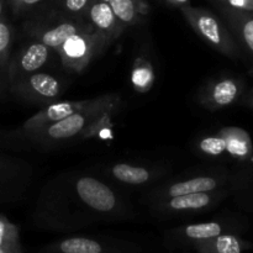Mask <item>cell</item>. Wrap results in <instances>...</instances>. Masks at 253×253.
I'll list each match as a JSON object with an SVG mask.
<instances>
[{
    "label": "cell",
    "mask_w": 253,
    "mask_h": 253,
    "mask_svg": "<svg viewBox=\"0 0 253 253\" xmlns=\"http://www.w3.org/2000/svg\"><path fill=\"white\" fill-rule=\"evenodd\" d=\"M6 0H0V19L5 17V9H6Z\"/></svg>",
    "instance_id": "cell-28"
},
{
    "label": "cell",
    "mask_w": 253,
    "mask_h": 253,
    "mask_svg": "<svg viewBox=\"0 0 253 253\" xmlns=\"http://www.w3.org/2000/svg\"><path fill=\"white\" fill-rule=\"evenodd\" d=\"M245 103H246V104H247V105H249V106H250V108H251V109H253V98H252V96H250V98H249V99H247V100H246V101H245Z\"/></svg>",
    "instance_id": "cell-29"
},
{
    "label": "cell",
    "mask_w": 253,
    "mask_h": 253,
    "mask_svg": "<svg viewBox=\"0 0 253 253\" xmlns=\"http://www.w3.org/2000/svg\"><path fill=\"white\" fill-rule=\"evenodd\" d=\"M226 140V152L240 161H247L252 155V141L249 133L240 127H225L220 130Z\"/></svg>",
    "instance_id": "cell-18"
},
{
    "label": "cell",
    "mask_w": 253,
    "mask_h": 253,
    "mask_svg": "<svg viewBox=\"0 0 253 253\" xmlns=\"http://www.w3.org/2000/svg\"><path fill=\"white\" fill-rule=\"evenodd\" d=\"M109 46L110 44L103 35L90 26L67 40L57 52L64 68L78 73Z\"/></svg>",
    "instance_id": "cell-3"
},
{
    "label": "cell",
    "mask_w": 253,
    "mask_h": 253,
    "mask_svg": "<svg viewBox=\"0 0 253 253\" xmlns=\"http://www.w3.org/2000/svg\"><path fill=\"white\" fill-rule=\"evenodd\" d=\"M15 1H16V0H6V4H7V6L10 7V6H11L12 4H14Z\"/></svg>",
    "instance_id": "cell-30"
},
{
    "label": "cell",
    "mask_w": 253,
    "mask_h": 253,
    "mask_svg": "<svg viewBox=\"0 0 253 253\" xmlns=\"http://www.w3.org/2000/svg\"><path fill=\"white\" fill-rule=\"evenodd\" d=\"M140 247L131 242L109 241L91 237H67L47 245L41 253H138Z\"/></svg>",
    "instance_id": "cell-5"
},
{
    "label": "cell",
    "mask_w": 253,
    "mask_h": 253,
    "mask_svg": "<svg viewBox=\"0 0 253 253\" xmlns=\"http://www.w3.org/2000/svg\"><path fill=\"white\" fill-rule=\"evenodd\" d=\"M103 1H106V2H109V1H110V0H103Z\"/></svg>",
    "instance_id": "cell-31"
},
{
    "label": "cell",
    "mask_w": 253,
    "mask_h": 253,
    "mask_svg": "<svg viewBox=\"0 0 253 253\" xmlns=\"http://www.w3.org/2000/svg\"><path fill=\"white\" fill-rule=\"evenodd\" d=\"M14 29L6 17L0 19V73H6L11 57Z\"/></svg>",
    "instance_id": "cell-21"
},
{
    "label": "cell",
    "mask_w": 253,
    "mask_h": 253,
    "mask_svg": "<svg viewBox=\"0 0 253 253\" xmlns=\"http://www.w3.org/2000/svg\"><path fill=\"white\" fill-rule=\"evenodd\" d=\"M91 25L85 19H76V17H64L56 24L48 25L46 29H40L37 35V41L42 42L51 49H58L64 42L74 35L84 31Z\"/></svg>",
    "instance_id": "cell-13"
},
{
    "label": "cell",
    "mask_w": 253,
    "mask_h": 253,
    "mask_svg": "<svg viewBox=\"0 0 253 253\" xmlns=\"http://www.w3.org/2000/svg\"><path fill=\"white\" fill-rule=\"evenodd\" d=\"M84 19L95 31L103 35L109 44L116 41L126 29L125 25L116 17L110 4L103 0H93Z\"/></svg>",
    "instance_id": "cell-12"
},
{
    "label": "cell",
    "mask_w": 253,
    "mask_h": 253,
    "mask_svg": "<svg viewBox=\"0 0 253 253\" xmlns=\"http://www.w3.org/2000/svg\"><path fill=\"white\" fill-rule=\"evenodd\" d=\"M252 98H253V90H252Z\"/></svg>",
    "instance_id": "cell-32"
},
{
    "label": "cell",
    "mask_w": 253,
    "mask_h": 253,
    "mask_svg": "<svg viewBox=\"0 0 253 253\" xmlns=\"http://www.w3.org/2000/svg\"><path fill=\"white\" fill-rule=\"evenodd\" d=\"M180 11L195 34L199 35L212 48L230 58L239 57L240 48L235 36L216 15L209 10L192 5L182 7Z\"/></svg>",
    "instance_id": "cell-2"
},
{
    "label": "cell",
    "mask_w": 253,
    "mask_h": 253,
    "mask_svg": "<svg viewBox=\"0 0 253 253\" xmlns=\"http://www.w3.org/2000/svg\"><path fill=\"white\" fill-rule=\"evenodd\" d=\"M221 187L220 178L210 177V175H202V177L190 178L183 182L174 183L169 185L163 193V197L173 198L179 195L198 194V193H210L215 192Z\"/></svg>",
    "instance_id": "cell-16"
},
{
    "label": "cell",
    "mask_w": 253,
    "mask_h": 253,
    "mask_svg": "<svg viewBox=\"0 0 253 253\" xmlns=\"http://www.w3.org/2000/svg\"><path fill=\"white\" fill-rule=\"evenodd\" d=\"M220 2L231 9L253 12V0H221Z\"/></svg>",
    "instance_id": "cell-26"
},
{
    "label": "cell",
    "mask_w": 253,
    "mask_h": 253,
    "mask_svg": "<svg viewBox=\"0 0 253 253\" xmlns=\"http://www.w3.org/2000/svg\"><path fill=\"white\" fill-rule=\"evenodd\" d=\"M251 249H253L251 242L231 232H225L197 244L192 250L195 253H244Z\"/></svg>",
    "instance_id": "cell-15"
},
{
    "label": "cell",
    "mask_w": 253,
    "mask_h": 253,
    "mask_svg": "<svg viewBox=\"0 0 253 253\" xmlns=\"http://www.w3.org/2000/svg\"><path fill=\"white\" fill-rule=\"evenodd\" d=\"M111 173H113V177L119 182L130 185L145 184L152 177L147 168L126 165V163H119V165L113 166Z\"/></svg>",
    "instance_id": "cell-19"
},
{
    "label": "cell",
    "mask_w": 253,
    "mask_h": 253,
    "mask_svg": "<svg viewBox=\"0 0 253 253\" xmlns=\"http://www.w3.org/2000/svg\"><path fill=\"white\" fill-rule=\"evenodd\" d=\"M200 152L209 157H219L226 152V140L219 131L217 135L207 136L198 145Z\"/></svg>",
    "instance_id": "cell-22"
},
{
    "label": "cell",
    "mask_w": 253,
    "mask_h": 253,
    "mask_svg": "<svg viewBox=\"0 0 253 253\" xmlns=\"http://www.w3.org/2000/svg\"><path fill=\"white\" fill-rule=\"evenodd\" d=\"M42 1H44V0H16V1L10 6V10H11L12 14H14L15 16H17V15L24 14L25 11H27V10L31 9V7L41 4Z\"/></svg>",
    "instance_id": "cell-24"
},
{
    "label": "cell",
    "mask_w": 253,
    "mask_h": 253,
    "mask_svg": "<svg viewBox=\"0 0 253 253\" xmlns=\"http://www.w3.org/2000/svg\"><path fill=\"white\" fill-rule=\"evenodd\" d=\"M229 225L221 221H208L190 224L170 230L167 234V244L172 249H193L197 244L229 232Z\"/></svg>",
    "instance_id": "cell-7"
},
{
    "label": "cell",
    "mask_w": 253,
    "mask_h": 253,
    "mask_svg": "<svg viewBox=\"0 0 253 253\" xmlns=\"http://www.w3.org/2000/svg\"><path fill=\"white\" fill-rule=\"evenodd\" d=\"M62 14L76 19H84L93 0H56Z\"/></svg>",
    "instance_id": "cell-23"
},
{
    "label": "cell",
    "mask_w": 253,
    "mask_h": 253,
    "mask_svg": "<svg viewBox=\"0 0 253 253\" xmlns=\"http://www.w3.org/2000/svg\"><path fill=\"white\" fill-rule=\"evenodd\" d=\"M221 10L232 35L253 56V12L231 9L224 5Z\"/></svg>",
    "instance_id": "cell-14"
},
{
    "label": "cell",
    "mask_w": 253,
    "mask_h": 253,
    "mask_svg": "<svg viewBox=\"0 0 253 253\" xmlns=\"http://www.w3.org/2000/svg\"><path fill=\"white\" fill-rule=\"evenodd\" d=\"M148 69L142 67V68H136L133 71V83L137 88L148 85V81H152V74L151 72H147Z\"/></svg>",
    "instance_id": "cell-25"
},
{
    "label": "cell",
    "mask_w": 253,
    "mask_h": 253,
    "mask_svg": "<svg viewBox=\"0 0 253 253\" xmlns=\"http://www.w3.org/2000/svg\"><path fill=\"white\" fill-rule=\"evenodd\" d=\"M12 93L34 104H51L57 101L62 91L61 83L53 76L41 72L26 74L10 83Z\"/></svg>",
    "instance_id": "cell-4"
},
{
    "label": "cell",
    "mask_w": 253,
    "mask_h": 253,
    "mask_svg": "<svg viewBox=\"0 0 253 253\" xmlns=\"http://www.w3.org/2000/svg\"><path fill=\"white\" fill-rule=\"evenodd\" d=\"M224 192L198 193V194L179 195V197L168 198V200L161 203L157 210L163 215L193 214L214 207L222 198Z\"/></svg>",
    "instance_id": "cell-11"
},
{
    "label": "cell",
    "mask_w": 253,
    "mask_h": 253,
    "mask_svg": "<svg viewBox=\"0 0 253 253\" xmlns=\"http://www.w3.org/2000/svg\"><path fill=\"white\" fill-rule=\"evenodd\" d=\"M244 88L241 79L231 77L216 79L205 86L200 94L199 101L204 108L212 111L227 108L242 95Z\"/></svg>",
    "instance_id": "cell-10"
},
{
    "label": "cell",
    "mask_w": 253,
    "mask_h": 253,
    "mask_svg": "<svg viewBox=\"0 0 253 253\" xmlns=\"http://www.w3.org/2000/svg\"><path fill=\"white\" fill-rule=\"evenodd\" d=\"M166 4H168L169 6L178 7V9H182V7L190 5V0H165Z\"/></svg>",
    "instance_id": "cell-27"
},
{
    "label": "cell",
    "mask_w": 253,
    "mask_h": 253,
    "mask_svg": "<svg viewBox=\"0 0 253 253\" xmlns=\"http://www.w3.org/2000/svg\"><path fill=\"white\" fill-rule=\"evenodd\" d=\"M96 100H98V98L78 101H54V103L48 104L46 108L35 114L34 116L27 119L22 128L26 132V135L29 136L31 133L36 132V131L41 130V128L46 127V126L51 125V124L56 123V121H59L62 119L67 118V116L72 115V114H76L78 111L89 108Z\"/></svg>",
    "instance_id": "cell-9"
},
{
    "label": "cell",
    "mask_w": 253,
    "mask_h": 253,
    "mask_svg": "<svg viewBox=\"0 0 253 253\" xmlns=\"http://www.w3.org/2000/svg\"><path fill=\"white\" fill-rule=\"evenodd\" d=\"M118 95L99 96L98 100L89 108L72 114L29 136L42 142H61L76 138L77 136H86L113 114L118 106Z\"/></svg>",
    "instance_id": "cell-1"
},
{
    "label": "cell",
    "mask_w": 253,
    "mask_h": 253,
    "mask_svg": "<svg viewBox=\"0 0 253 253\" xmlns=\"http://www.w3.org/2000/svg\"><path fill=\"white\" fill-rule=\"evenodd\" d=\"M49 49L51 48H48L46 44L36 40L35 42L22 47L15 54V57H10L6 71L10 83L26 76V74L40 71L48 61Z\"/></svg>",
    "instance_id": "cell-8"
},
{
    "label": "cell",
    "mask_w": 253,
    "mask_h": 253,
    "mask_svg": "<svg viewBox=\"0 0 253 253\" xmlns=\"http://www.w3.org/2000/svg\"><path fill=\"white\" fill-rule=\"evenodd\" d=\"M76 192L84 205L99 214H113L118 208L115 193L96 178H79L76 183Z\"/></svg>",
    "instance_id": "cell-6"
},
{
    "label": "cell",
    "mask_w": 253,
    "mask_h": 253,
    "mask_svg": "<svg viewBox=\"0 0 253 253\" xmlns=\"http://www.w3.org/2000/svg\"><path fill=\"white\" fill-rule=\"evenodd\" d=\"M219 1H221V0H219Z\"/></svg>",
    "instance_id": "cell-33"
},
{
    "label": "cell",
    "mask_w": 253,
    "mask_h": 253,
    "mask_svg": "<svg viewBox=\"0 0 253 253\" xmlns=\"http://www.w3.org/2000/svg\"><path fill=\"white\" fill-rule=\"evenodd\" d=\"M0 253H22L19 227L0 215Z\"/></svg>",
    "instance_id": "cell-20"
},
{
    "label": "cell",
    "mask_w": 253,
    "mask_h": 253,
    "mask_svg": "<svg viewBox=\"0 0 253 253\" xmlns=\"http://www.w3.org/2000/svg\"><path fill=\"white\" fill-rule=\"evenodd\" d=\"M109 4L126 27L138 24L148 12L146 0H110Z\"/></svg>",
    "instance_id": "cell-17"
}]
</instances>
